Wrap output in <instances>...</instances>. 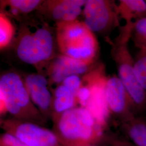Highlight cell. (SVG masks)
Returning <instances> with one entry per match:
<instances>
[{"instance_id":"19","label":"cell","mask_w":146,"mask_h":146,"mask_svg":"<svg viewBox=\"0 0 146 146\" xmlns=\"http://www.w3.org/2000/svg\"><path fill=\"white\" fill-rule=\"evenodd\" d=\"M136 78L146 92V50H139L135 58Z\"/></svg>"},{"instance_id":"24","label":"cell","mask_w":146,"mask_h":146,"mask_svg":"<svg viewBox=\"0 0 146 146\" xmlns=\"http://www.w3.org/2000/svg\"><path fill=\"white\" fill-rule=\"evenodd\" d=\"M74 146H94L89 145V143H84V144H79V145H76Z\"/></svg>"},{"instance_id":"5","label":"cell","mask_w":146,"mask_h":146,"mask_svg":"<svg viewBox=\"0 0 146 146\" xmlns=\"http://www.w3.org/2000/svg\"><path fill=\"white\" fill-rule=\"evenodd\" d=\"M58 129L67 141L76 142V145L89 143L102 136V128L88 110L75 107L59 116Z\"/></svg>"},{"instance_id":"15","label":"cell","mask_w":146,"mask_h":146,"mask_svg":"<svg viewBox=\"0 0 146 146\" xmlns=\"http://www.w3.org/2000/svg\"><path fill=\"white\" fill-rule=\"evenodd\" d=\"M117 11L120 19H123L125 23H134L146 17V1L120 0Z\"/></svg>"},{"instance_id":"6","label":"cell","mask_w":146,"mask_h":146,"mask_svg":"<svg viewBox=\"0 0 146 146\" xmlns=\"http://www.w3.org/2000/svg\"><path fill=\"white\" fill-rule=\"evenodd\" d=\"M86 26L94 34L108 37V34L120 27L117 4L110 0H86L83 9Z\"/></svg>"},{"instance_id":"8","label":"cell","mask_w":146,"mask_h":146,"mask_svg":"<svg viewBox=\"0 0 146 146\" xmlns=\"http://www.w3.org/2000/svg\"><path fill=\"white\" fill-rule=\"evenodd\" d=\"M5 128L28 146H60L57 136L52 131L28 121L7 120Z\"/></svg>"},{"instance_id":"21","label":"cell","mask_w":146,"mask_h":146,"mask_svg":"<svg viewBox=\"0 0 146 146\" xmlns=\"http://www.w3.org/2000/svg\"><path fill=\"white\" fill-rule=\"evenodd\" d=\"M90 89L88 86L82 80V85L76 94L77 101L81 107L85 108L90 97Z\"/></svg>"},{"instance_id":"12","label":"cell","mask_w":146,"mask_h":146,"mask_svg":"<svg viewBox=\"0 0 146 146\" xmlns=\"http://www.w3.org/2000/svg\"><path fill=\"white\" fill-rule=\"evenodd\" d=\"M24 81L33 103L41 111L47 112L50 108L52 98L48 89L47 76L42 73H33L27 75Z\"/></svg>"},{"instance_id":"22","label":"cell","mask_w":146,"mask_h":146,"mask_svg":"<svg viewBox=\"0 0 146 146\" xmlns=\"http://www.w3.org/2000/svg\"><path fill=\"white\" fill-rule=\"evenodd\" d=\"M1 146H28L11 133H5L1 138Z\"/></svg>"},{"instance_id":"10","label":"cell","mask_w":146,"mask_h":146,"mask_svg":"<svg viewBox=\"0 0 146 146\" xmlns=\"http://www.w3.org/2000/svg\"><path fill=\"white\" fill-rule=\"evenodd\" d=\"M86 0H46L37 9V15L55 23L78 20Z\"/></svg>"},{"instance_id":"13","label":"cell","mask_w":146,"mask_h":146,"mask_svg":"<svg viewBox=\"0 0 146 146\" xmlns=\"http://www.w3.org/2000/svg\"><path fill=\"white\" fill-rule=\"evenodd\" d=\"M41 0H3L0 2L1 11L19 21L36 11L42 3Z\"/></svg>"},{"instance_id":"17","label":"cell","mask_w":146,"mask_h":146,"mask_svg":"<svg viewBox=\"0 0 146 146\" xmlns=\"http://www.w3.org/2000/svg\"><path fill=\"white\" fill-rule=\"evenodd\" d=\"M15 27L11 18L4 13L0 11V48L3 50L11 46L16 34Z\"/></svg>"},{"instance_id":"3","label":"cell","mask_w":146,"mask_h":146,"mask_svg":"<svg viewBox=\"0 0 146 146\" xmlns=\"http://www.w3.org/2000/svg\"><path fill=\"white\" fill-rule=\"evenodd\" d=\"M60 54L89 64L97 63L100 47L95 34L84 22L76 20L55 23Z\"/></svg>"},{"instance_id":"9","label":"cell","mask_w":146,"mask_h":146,"mask_svg":"<svg viewBox=\"0 0 146 146\" xmlns=\"http://www.w3.org/2000/svg\"><path fill=\"white\" fill-rule=\"evenodd\" d=\"M105 93L110 113L119 117L122 122L136 115L131 98L118 76H107Z\"/></svg>"},{"instance_id":"7","label":"cell","mask_w":146,"mask_h":146,"mask_svg":"<svg viewBox=\"0 0 146 146\" xmlns=\"http://www.w3.org/2000/svg\"><path fill=\"white\" fill-rule=\"evenodd\" d=\"M107 78L104 65L99 63L82 78V80L88 86L90 93L85 108L88 110L98 124L103 128L110 114L105 93Z\"/></svg>"},{"instance_id":"11","label":"cell","mask_w":146,"mask_h":146,"mask_svg":"<svg viewBox=\"0 0 146 146\" xmlns=\"http://www.w3.org/2000/svg\"><path fill=\"white\" fill-rule=\"evenodd\" d=\"M82 61L61 54H57L48 63L44 75L49 84H60L67 78L72 75H84L95 66Z\"/></svg>"},{"instance_id":"14","label":"cell","mask_w":146,"mask_h":146,"mask_svg":"<svg viewBox=\"0 0 146 146\" xmlns=\"http://www.w3.org/2000/svg\"><path fill=\"white\" fill-rule=\"evenodd\" d=\"M122 128L136 146H146V116L135 115L122 122Z\"/></svg>"},{"instance_id":"2","label":"cell","mask_w":146,"mask_h":146,"mask_svg":"<svg viewBox=\"0 0 146 146\" xmlns=\"http://www.w3.org/2000/svg\"><path fill=\"white\" fill-rule=\"evenodd\" d=\"M133 24L125 23L119 27V34L114 38L108 37L105 38V41L110 44L111 56L115 62L118 77L128 93L136 114L146 110V92L136 78L135 59L129 49Z\"/></svg>"},{"instance_id":"18","label":"cell","mask_w":146,"mask_h":146,"mask_svg":"<svg viewBox=\"0 0 146 146\" xmlns=\"http://www.w3.org/2000/svg\"><path fill=\"white\" fill-rule=\"evenodd\" d=\"M131 39L139 50H146V17L134 22Z\"/></svg>"},{"instance_id":"1","label":"cell","mask_w":146,"mask_h":146,"mask_svg":"<svg viewBox=\"0 0 146 146\" xmlns=\"http://www.w3.org/2000/svg\"><path fill=\"white\" fill-rule=\"evenodd\" d=\"M13 48L17 58L33 66L43 74L48 63L57 54L55 30L48 22L37 15L26 16L20 20Z\"/></svg>"},{"instance_id":"16","label":"cell","mask_w":146,"mask_h":146,"mask_svg":"<svg viewBox=\"0 0 146 146\" xmlns=\"http://www.w3.org/2000/svg\"><path fill=\"white\" fill-rule=\"evenodd\" d=\"M52 100L54 110L58 114L73 109L78 102L76 95L63 84H58L54 90Z\"/></svg>"},{"instance_id":"4","label":"cell","mask_w":146,"mask_h":146,"mask_svg":"<svg viewBox=\"0 0 146 146\" xmlns=\"http://www.w3.org/2000/svg\"><path fill=\"white\" fill-rule=\"evenodd\" d=\"M0 101L1 114L8 112L28 122L42 120L41 113L33 103L24 79L15 72H7L1 75Z\"/></svg>"},{"instance_id":"20","label":"cell","mask_w":146,"mask_h":146,"mask_svg":"<svg viewBox=\"0 0 146 146\" xmlns=\"http://www.w3.org/2000/svg\"><path fill=\"white\" fill-rule=\"evenodd\" d=\"M61 84L76 95L82 85V78L79 75H72L65 78Z\"/></svg>"},{"instance_id":"23","label":"cell","mask_w":146,"mask_h":146,"mask_svg":"<svg viewBox=\"0 0 146 146\" xmlns=\"http://www.w3.org/2000/svg\"><path fill=\"white\" fill-rule=\"evenodd\" d=\"M111 146H136L131 142L122 139H115L111 142Z\"/></svg>"}]
</instances>
